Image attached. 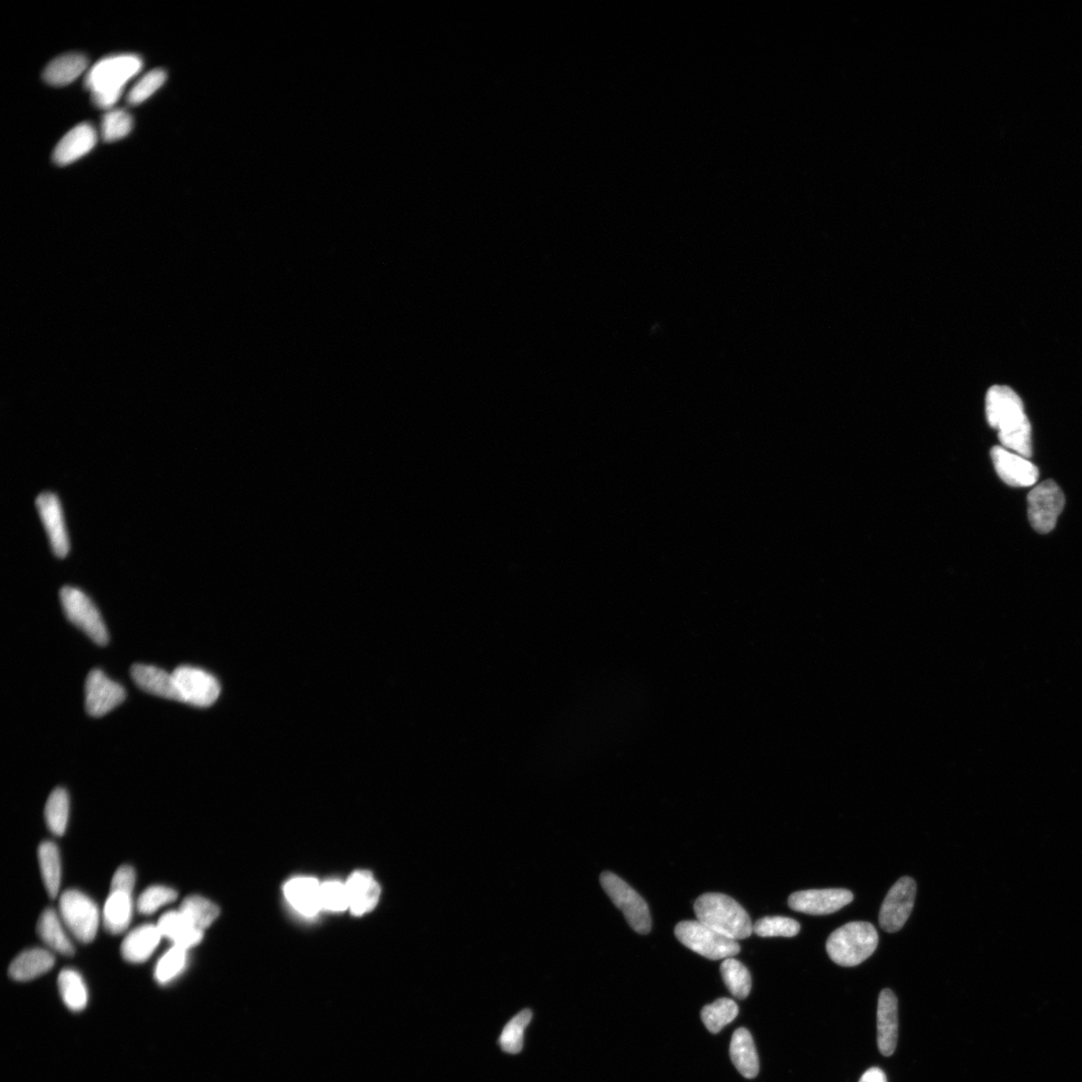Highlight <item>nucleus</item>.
<instances>
[{
  "label": "nucleus",
  "mask_w": 1082,
  "mask_h": 1082,
  "mask_svg": "<svg viewBox=\"0 0 1082 1082\" xmlns=\"http://www.w3.org/2000/svg\"><path fill=\"white\" fill-rule=\"evenodd\" d=\"M986 416L989 425L998 430L1003 447L1031 457V425L1019 394L1002 385L990 388L986 396Z\"/></svg>",
  "instance_id": "obj_1"
},
{
  "label": "nucleus",
  "mask_w": 1082,
  "mask_h": 1082,
  "mask_svg": "<svg viewBox=\"0 0 1082 1082\" xmlns=\"http://www.w3.org/2000/svg\"><path fill=\"white\" fill-rule=\"evenodd\" d=\"M143 67V61L135 54H121L99 61L86 79L95 105L100 108L112 107L122 96L128 80Z\"/></svg>",
  "instance_id": "obj_2"
},
{
  "label": "nucleus",
  "mask_w": 1082,
  "mask_h": 1082,
  "mask_svg": "<svg viewBox=\"0 0 1082 1082\" xmlns=\"http://www.w3.org/2000/svg\"><path fill=\"white\" fill-rule=\"evenodd\" d=\"M694 909L696 919L731 939H746L754 932L747 911L727 895L704 894L696 900Z\"/></svg>",
  "instance_id": "obj_3"
},
{
  "label": "nucleus",
  "mask_w": 1082,
  "mask_h": 1082,
  "mask_svg": "<svg viewBox=\"0 0 1082 1082\" xmlns=\"http://www.w3.org/2000/svg\"><path fill=\"white\" fill-rule=\"evenodd\" d=\"M878 942L879 935L872 924L855 921L834 931L828 938L826 949L836 965L853 967L872 956Z\"/></svg>",
  "instance_id": "obj_4"
},
{
  "label": "nucleus",
  "mask_w": 1082,
  "mask_h": 1082,
  "mask_svg": "<svg viewBox=\"0 0 1082 1082\" xmlns=\"http://www.w3.org/2000/svg\"><path fill=\"white\" fill-rule=\"evenodd\" d=\"M675 934L686 947L711 960L732 958L741 950L738 941L724 937L699 920L678 923Z\"/></svg>",
  "instance_id": "obj_5"
},
{
  "label": "nucleus",
  "mask_w": 1082,
  "mask_h": 1082,
  "mask_svg": "<svg viewBox=\"0 0 1082 1082\" xmlns=\"http://www.w3.org/2000/svg\"><path fill=\"white\" fill-rule=\"evenodd\" d=\"M61 603L68 620L99 646L108 643V632L102 616L88 595L73 586H63Z\"/></svg>",
  "instance_id": "obj_6"
},
{
  "label": "nucleus",
  "mask_w": 1082,
  "mask_h": 1082,
  "mask_svg": "<svg viewBox=\"0 0 1082 1082\" xmlns=\"http://www.w3.org/2000/svg\"><path fill=\"white\" fill-rule=\"evenodd\" d=\"M601 884L611 901L623 913L630 928L639 934L652 929V919L644 898L616 874L603 872Z\"/></svg>",
  "instance_id": "obj_7"
},
{
  "label": "nucleus",
  "mask_w": 1082,
  "mask_h": 1082,
  "mask_svg": "<svg viewBox=\"0 0 1082 1082\" xmlns=\"http://www.w3.org/2000/svg\"><path fill=\"white\" fill-rule=\"evenodd\" d=\"M60 911L64 924L79 941L89 943L95 939L99 914L98 906L89 897L70 889L61 897Z\"/></svg>",
  "instance_id": "obj_8"
},
{
  "label": "nucleus",
  "mask_w": 1082,
  "mask_h": 1082,
  "mask_svg": "<svg viewBox=\"0 0 1082 1082\" xmlns=\"http://www.w3.org/2000/svg\"><path fill=\"white\" fill-rule=\"evenodd\" d=\"M1029 518L1034 530L1047 535L1057 526L1065 508V494L1053 480H1045L1029 494Z\"/></svg>",
  "instance_id": "obj_9"
},
{
  "label": "nucleus",
  "mask_w": 1082,
  "mask_h": 1082,
  "mask_svg": "<svg viewBox=\"0 0 1082 1082\" xmlns=\"http://www.w3.org/2000/svg\"><path fill=\"white\" fill-rule=\"evenodd\" d=\"M182 696V703L195 707L206 708L212 705L221 693L217 678L204 669L181 666L173 672Z\"/></svg>",
  "instance_id": "obj_10"
},
{
  "label": "nucleus",
  "mask_w": 1082,
  "mask_h": 1082,
  "mask_svg": "<svg viewBox=\"0 0 1082 1082\" xmlns=\"http://www.w3.org/2000/svg\"><path fill=\"white\" fill-rule=\"evenodd\" d=\"M916 897V882L902 877L889 891L879 914L881 928L889 933L900 931L912 913Z\"/></svg>",
  "instance_id": "obj_11"
},
{
  "label": "nucleus",
  "mask_w": 1082,
  "mask_h": 1082,
  "mask_svg": "<svg viewBox=\"0 0 1082 1082\" xmlns=\"http://www.w3.org/2000/svg\"><path fill=\"white\" fill-rule=\"evenodd\" d=\"M86 709L93 717H103L113 711L126 700V691L120 685L112 681L107 675L95 668L88 675L86 681Z\"/></svg>",
  "instance_id": "obj_12"
},
{
  "label": "nucleus",
  "mask_w": 1082,
  "mask_h": 1082,
  "mask_svg": "<svg viewBox=\"0 0 1082 1082\" xmlns=\"http://www.w3.org/2000/svg\"><path fill=\"white\" fill-rule=\"evenodd\" d=\"M853 900L854 895L847 889H811L793 893L788 897V904L797 912L828 915L841 910Z\"/></svg>",
  "instance_id": "obj_13"
},
{
  "label": "nucleus",
  "mask_w": 1082,
  "mask_h": 1082,
  "mask_svg": "<svg viewBox=\"0 0 1082 1082\" xmlns=\"http://www.w3.org/2000/svg\"><path fill=\"white\" fill-rule=\"evenodd\" d=\"M35 507L47 531L53 555L59 558L67 557L70 545L59 498L51 492H43L36 499Z\"/></svg>",
  "instance_id": "obj_14"
},
{
  "label": "nucleus",
  "mask_w": 1082,
  "mask_h": 1082,
  "mask_svg": "<svg viewBox=\"0 0 1082 1082\" xmlns=\"http://www.w3.org/2000/svg\"><path fill=\"white\" fill-rule=\"evenodd\" d=\"M992 458L999 478L1012 488H1030L1039 480L1038 467L1022 455L995 446Z\"/></svg>",
  "instance_id": "obj_15"
},
{
  "label": "nucleus",
  "mask_w": 1082,
  "mask_h": 1082,
  "mask_svg": "<svg viewBox=\"0 0 1082 1082\" xmlns=\"http://www.w3.org/2000/svg\"><path fill=\"white\" fill-rule=\"evenodd\" d=\"M898 1041V1001L891 989L882 990L877 1007V1043L884 1057H891Z\"/></svg>",
  "instance_id": "obj_16"
},
{
  "label": "nucleus",
  "mask_w": 1082,
  "mask_h": 1082,
  "mask_svg": "<svg viewBox=\"0 0 1082 1082\" xmlns=\"http://www.w3.org/2000/svg\"><path fill=\"white\" fill-rule=\"evenodd\" d=\"M135 684L143 691L160 698L182 702V696L173 673L149 665L135 664L131 667Z\"/></svg>",
  "instance_id": "obj_17"
},
{
  "label": "nucleus",
  "mask_w": 1082,
  "mask_h": 1082,
  "mask_svg": "<svg viewBox=\"0 0 1082 1082\" xmlns=\"http://www.w3.org/2000/svg\"><path fill=\"white\" fill-rule=\"evenodd\" d=\"M97 139L95 128L90 124L84 123L73 127L62 137L54 150L53 162L59 166H67L76 162L94 149Z\"/></svg>",
  "instance_id": "obj_18"
},
{
  "label": "nucleus",
  "mask_w": 1082,
  "mask_h": 1082,
  "mask_svg": "<svg viewBox=\"0 0 1082 1082\" xmlns=\"http://www.w3.org/2000/svg\"><path fill=\"white\" fill-rule=\"evenodd\" d=\"M345 885L350 909L354 915L368 913L378 905L381 889L368 871L353 873Z\"/></svg>",
  "instance_id": "obj_19"
},
{
  "label": "nucleus",
  "mask_w": 1082,
  "mask_h": 1082,
  "mask_svg": "<svg viewBox=\"0 0 1082 1082\" xmlns=\"http://www.w3.org/2000/svg\"><path fill=\"white\" fill-rule=\"evenodd\" d=\"M157 926L163 937L172 941L173 947L186 950L195 947L204 938V931L196 928L180 911L164 913Z\"/></svg>",
  "instance_id": "obj_20"
},
{
  "label": "nucleus",
  "mask_w": 1082,
  "mask_h": 1082,
  "mask_svg": "<svg viewBox=\"0 0 1082 1082\" xmlns=\"http://www.w3.org/2000/svg\"><path fill=\"white\" fill-rule=\"evenodd\" d=\"M162 938L157 925L140 926L125 938L121 948L122 956L127 962L143 963L152 956Z\"/></svg>",
  "instance_id": "obj_21"
},
{
  "label": "nucleus",
  "mask_w": 1082,
  "mask_h": 1082,
  "mask_svg": "<svg viewBox=\"0 0 1082 1082\" xmlns=\"http://www.w3.org/2000/svg\"><path fill=\"white\" fill-rule=\"evenodd\" d=\"M287 900L305 916H314L322 909L321 884L314 878L300 877L291 880L284 889Z\"/></svg>",
  "instance_id": "obj_22"
},
{
  "label": "nucleus",
  "mask_w": 1082,
  "mask_h": 1082,
  "mask_svg": "<svg viewBox=\"0 0 1082 1082\" xmlns=\"http://www.w3.org/2000/svg\"><path fill=\"white\" fill-rule=\"evenodd\" d=\"M730 1056L733 1066L746 1078H754L759 1074L760 1063L753 1038L744 1027L732 1036Z\"/></svg>",
  "instance_id": "obj_23"
},
{
  "label": "nucleus",
  "mask_w": 1082,
  "mask_h": 1082,
  "mask_svg": "<svg viewBox=\"0 0 1082 1082\" xmlns=\"http://www.w3.org/2000/svg\"><path fill=\"white\" fill-rule=\"evenodd\" d=\"M56 963L51 952L33 948L21 953L9 966V975L16 981H30L47 974Z\"/></svg>",
  "instance_id": "obj_24"
},
{
  "label": "nucleus",
  "mask_w": 1082,
  "mask_h": 1082,
  "mask_svg": "<svg viewBox=\"0 0 1082 1082\" xmlns=\"http://www.w3.org/2000/svg\"><path fill=\"white\" fill-rule=\"evenodd\" d=\"M89 66L85 54L70 52L54 59L42 73L45 82L54 87H62L77 79Z\"/></svg>",
  "instance_id": "obj_25"
},
{
  "label": "nucleus",
  "mask_w": 1082,
  "mask_h": 1082,
  "mask_svg": "<svg viewBox=\"0 0 1082 1082\" xmlns=\"http://www.w3.org/2000/svg\"><path fill=\"white\" fill-rule=\"evenodd\" d=\"M38 933L48 947L61 955L66 956L75 955V947L67 934L64 933L59 915L51 908H48L42 913L38 923Z\"/></svg>",
  "instance_id": "obj_26"
},
{
  "label": "nucleus",
  "mask_w": 1082,
  "mask_h": 1082,
  "mask_svg": "<svg viewBox=\"0 0 1082 1082\" xmlns=\"http://www.w3.org/2000/svg\"><path fill=\"white\" fill-rule=\"evenodd\" d=\"M132 916V895L124 892H111L104 909V923L107 930L112 934L123 933L130 925Z\"/></svg>",
  "instance_id": "obj_27"
},
{
  "label": "nucleus",
  "mask_w": 1082,
  "mask_h": 1082,
  "mask_svg": "<svg viewBox=\"0 0 1082 1082\" xmlns=\"http://www.w3.org/2000/svg\"><path fill=\"white\" fill-rule=\"evenodd\" d=\"M39 861L44 886L51 900H56L61 878V856L56 844L42 842L39 848Z\"/></svg>",
  "instance_id": "obj_28"
},
{
  "label": "nucleus",
  "mask_w": 1082,
  "mask_h": 1082,
  "mask_svg": "<svg viewBox=\"0 0 1082 1082\" xmlns=\"http://www.w3.org/2000/svg\"><path fill=\"white\" fill-rule=\"evenodd\" d=\"M59 988L64 1004L71 1012L84 1011L88 1004V989L79 972L63 969L59 976Z\"/></svg>",
  "instance_id": "obj_29"
},
{
  "label": "nucleus",
  "mask_w": 1082,
  "mask_h": 1082,
  "mask_svg": "<svg viewBox=\"0 0 1082 1082\" xmlns=\"http://www.w3.org/2000/svg\"><path fill=\"white\" fill-rule=\"evenodd\" d=\"M179 911L201 930L205 931L219 915V907L204 897L191 895L182 900Z\"/></svg>",
  "instance_id": "obj_30"
},
{
  "label": "nucleus",
  "mask_w": 1082,
  "mask_h": 1082,
  "mask_svg": "<svg viewBox=\"0 0 1082 1082\" xmlns=\"http://www.w3.org/2000/svg\"><path fill=\"white\" fill-rule=\"evenodd\" d=\"M70 812L69 794L63 788H57L49 797L44 816L53 835L62 836L66 832Z\"/></svg>",
  "instance_id": "obj_31"
},
{
  "label": "nucleus",
  "mask_w": 1082,
  "mask_h": 1082,
  "mask_svg": "<svg viewBox=\"0 0 1082 1082\" xmlns=\"http://www.w3.org/2000/svg\"><path fill=\"white\" fill-rule=\"evenodd\" d=\"M721 975L729 992L739 999H745L751 993V978L747 967L735 958H727L721 965Z\"/></svg>",
  "instance_id": "obj_32"
},
{
  "label": "nucleus",
  "mask_w": 1082,
  "mask_h": 1082,
  "mask_svg": "<svg viewBox=\"0 0 1082 1082\" xmlns=\"http://www.w3.org/2000/svg\"><path fill=\"white\" fill-rule=\"evenodd\" d=\"M738 1014L739 1007L735 1002L729 998H721L709 1005H705L703 1008L701 1017L704 1026L707 1027L710 1032L718 1033L724 1026L735 1020Z\"/></svg>",
  "instance_id": "obj_33"
},
{
  "label": "nucleus",
  "mask_w": 1082,
  "mask_h": 1082,
  "mask_svg": "<svg viewBox=\"0 0 1082 1082\" xmlns=\"http://www.w3.org/2000/svg\"><path fill=\"white\" fill-rule=\"evenodd\" d=\"M533 1020V1012L529 1010L520 1012L504 1027L500 1038V1048L509 1054L519 1053L524 1049L525 1032Z\"/></svg>",
  "instance_id": "obj_34"
},
{
  "label": "nucleus",
  "mask_w": 1082,
  "mask_h": 1082,
  "mask_svg": "<svg viewBox=\"0 0 1082 1082\" xmlns=\"http://www.w3.org/2000/svg\"><path fill=\"white\" fill-rule=\"evenodd\" d=\"M188 963V950L173 947L164 953L154 970V978L161 985H166L179 977Z\"/></svg>",
  "instance_id": "obj_35"
},
{
  "label": "nucleus",
  "mask_w": 1082,
  "mask_h": 1082,
  "mask_svg": "<svg viewBox=\"0 0 1082 1082\" xmlns=\"http://www.w3.org/2000/svg\"><path fill=\"white\" fill-rule=\"evenodd\" d=\"M799 922L788 917H764L754 924V933L760 937H794L799 934Z\"/></svg>",
  "instance_id": "obj_36"
},
{
  "label": "nucleus",
  "mask_w": 1082,
  "mask_h": 1082,
  "mask_svg": "<svg viewBox=\"0 0 1082 1082\" xmlns=\"http://www.w3.org/2000/svg\"><path fill=\"white\" fill-rule=\"evenodd\" d=\"M178 898L175 889L164 886H152L145 891L137 900V910L144 915H151L159 910L163 905L173 902Z\"/></svg>",
  "instance_id": "obj_37"
},
{
  "label": "nucleus",
  "mask_w": 1082,
  "mask_h": 1082,
  "mask_svg": "<svg viewBox=\"0 0 1082 1082\" xmlns=\"http://www.w3.org/2000/svg\"><path fill=\"white\" fill-rule=\"evenodd\" d=\"M133 128V117L125 109H114L103 118V137L107 143L123 139Z\"/></svg>",
  "instance_id": "obj_38"
},
{
  "label": "nucleus",
  "mask_w": 1082,
  "mask_h": 1082,
  "mask_svg": "<svg viewBox=\"0 0 1082 1082\" xmlns=\"http://www.w3.org/2000/svg\"><path fill=\"white\" fill-rule=\"evenodd\" d=\"M167 73L162 69L151 70L133 88L127 96V103L140 105L148 99L166 81Z\"/></svg>",
  "instance_id": "obj_39"
},
{
  "label": "nucleus",
  "mask_w": 1082,
  "mask_h": 1082,
  "mask_svg": "<svg viewBox=\"0 0 1082 1082\" xmlns=\"http://www.w3.org/2000/svg\"><path fill=\"white\" fill-rule=\"evenodd\" d=\"M321 903L322 909L340 912L350 908L346 885L338 881L325 882L321 885Z\"/></svg>",
  "instance_id": "obj_40"
},
{
  "label": "nucleus",
  "mask_w": 1082,
  "mask_h": 1082,
  "mask_svg": "<svg viewBox=\"0 0 1082 1082\" xmlns=\"http://www.w3.org/2000/svg\"><path fill=\"white\" fill-rule=\"evenodd\" d=\"M135 883V872L132 866L124 865L117 870L112 880L111 892L133 893Z\"/></svg>",
  "instance_id": "obj_41"
},
{
  "label": "nucleus",
  "mask_w": 1082,
  "mask_h": 1082,
  "mask_svg": "<svg viewBox=\"0 0 1082 1082\" xmlns=\"http://www.w3.org/2000/svg\"><path fill=\"white\" fill-rule=\"evenodd\" d=\"M859 1082H888L882 1069L872 1068L868 1069Z\"/></svg>",
  "instance_id": "obj_42"
}]
</instances>
